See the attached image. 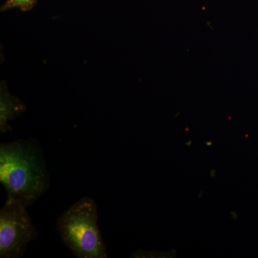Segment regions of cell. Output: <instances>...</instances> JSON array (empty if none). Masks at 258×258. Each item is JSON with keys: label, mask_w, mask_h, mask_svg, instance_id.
<instances>
[{"label": "cell", "mask_w": 258, "mask_h": 258, "mask_svg": "<svg viewBox=\"0 0 258 258\" xmlns=\"http://www.w3.org/2000/svg\"><path fill=\"white\" fill-rule=\"evenodd\" d=\"M0 181L8 199L27 207L46 192L50 175L36 141L30 139L1 144Z\"/></svg>", "instance_id": "6da1fadb"}, {"label": "cell", "mask_w": 258, "mask_h": 258, "mask_svg": "<svg viewBox=\"0 0 258 258\" xmlns=\"http://www.w3.org/2000/svg\"><path fill=\"white\" fill-rule=\"evenodd\" d=\"M61 240L79 258H107L108 253L98 227V208L84 197L57 219Z\"/></svg>", "instance_id": "7a4b0ae2"}, {"label": "cell", "mask_w": 258, "mask_h": 258, "mask_svg": "<svg viewBox=\"0 0 258 258\" xmlns=\"http://www.w3.org/2000/svg\"><path fill=\"white\" fill-rule=\"evenodd\" d=\"M27 208L21 202L7 199L0 210V257H21L28 244L38 237Z\"/></svg>", "instance_id": "3957f363"}, {"label": "cell", "mask_w": 258, "mask_h": 258, "mask_svg": "<svg viewBox=\"0 0 258 258\" xmlns=\"http://www.w3.org/2000/svg\"><path fill=\"white\" fill-rule=\"evenodd\" d=\"M25 110V106L21 102L14 98L5 94L1 96V115H0V126L1 132H5L10 128L7 125V121L13 119L19 113Z\"/></svg>", "instance_id": "277c9868"}, {"label": "cell", "mask_w": 258, "mask_h": 258, "mask_svg": "<svg viewBox=\"0 0 258 258\" xmlns=\"http://www.w3.org/2000/svg\"><path fill=\"white\" fill-rule=\"evenodd\" d=\"M36 0H8L3 7V10H9L12 8H19L27 11L31 9Z\"/></svg>", "instance_id": "5b68a950"}, {"label": "cell", "mask_w": 258, "mask_h": 258, "mask_svg": "<svg viewBox=\"0 0 258 258\" xmlns=\"http://www.w3.org/2000/svg\"><path fill=\"white\" fill-rule=\"evenodd\" d=\"M210 175L212 176V177H215L216 176V171L215 169H212L211 171H210Z\"/></svg>", "instance_id": "8992f818"}, {"label": "cell", "mask_w": 258, "mask_h": 258, "mask_svg": "<svg viewBox=\"0 0 258 258\" xmlns=\"http://www.w3.org/2000/svg\"><path fill=\"white\" fill-rule=\"evenodd\" d=\"M206 145L207 146H208V147H210V146H212V142H206Z\"/></svg>", "instance_id": "52a82bcc"}, {"label": "cell", "mask_w": 258, "mask_h": 258, "mask_svg": "<svg viewBox=\"0 0 258 258\" xmlns=\"http://www.w3.org/2000/svg\"><path fill=\"white\" fill-rule=\"evenodd\" d=\"M191 141H189V142H186V145L189 146H189H191Z\"/></svg>", "instance_id": "ba28073f"}]
</instances>
